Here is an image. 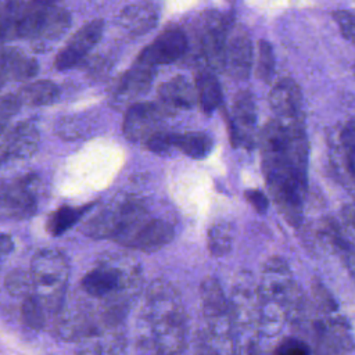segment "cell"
<instances>
[{
    "instance_id": "1",
    "label": "cell",
    "mask_w": 355,
    "mask_h": 355,
    "mask_svg": "<svg viewBox=\"0 0 355 355\" xmlns=\"http://www.w3.org/2000/svg\"><path fill=\"white\" fill-rule=\"evenodd\" d=\"M308 151L304 121L273 118L261 132L262 171L268 191L282 216L294 227L302 219Z\"/></svg>"
},
{
    "instance_id": "2",
    "label": "cell",
    "mask_w": 355,
    "mask_h": 355,
    "mask_svg": "<svg viewBox=\"0 0 355 355\" xmlns=\"http://www.w3.org/2000/svg\"><path fill=\"white\" fill-rule=\"evenodd\" d=\"M159 355H184L186 318L179 291L166 280H154L146 293L144 311Z\"/></svg>"
},
{
    "instance_id": "3",
    "label": "cell",
    "mask_w": 355,
    "mask_h": 355,
    "mask_svg": "<svg viewBox=\"0 0 355 355\" xmlns=\"http://www.w3.org/2000/svg\"><path fill=\"white\" fill-rule=\"evenodd\" d=\"M259 329L268 334L279 331L282 323L301 305V293L287 262L280 257L269 258L258 284Z\"/></svg>"
},
{
    "instance_id": "4",
    "label": "cell",
    "mask_w": 355,
    "mask_h": 355,
    "mask_svg": "<svg viewBox=\"0 0 355 355\" xmlns=\"http://www.w3.org/2000/svg\"><path fill=\"white\" fill-rule=\"evenodd\" d=\"M31 276L35 295L47 313L57 315L65 301L69 277V262L65 254L55 248L37 251L31 261Z\"/></svg>"
},
{
    "instance_id": "5",
    "label": "cell",
    "mask_w": 355,
    "mask_h": 355,
    "mask_svg": "<svg viewBox=\"0 0 355 355\" xmlns=\"http://www.w3.org/2000/svg\"><path fill=\"white\" fill-rule=\"evenodd\" d=\"M36 175H25L0 183V220H24L35 215L37 209Z\"/></svg>"
},
{
    "instance_id": "6",
    "label": "cell",
    "mask_w": 355,
    "mask_h": 355,
    "mask_svg": "<svg viewBox=\"0 0 355 355\" xmlns=\"http://www.w3.org/2000/svg\"><path fill=\"white\" fill-rule=\"evenodd\" d=\"M173 237L175 230L169 222L151 218L150 214H147L123 226L112 240L122 247L154 252L169 244Z\"/></svg>"
},
{
    "instance_id": "7",
    "label": "cell",
    "mask_w": 355,
    "mask_h": 355,
    "mask_svg": "<svg viewBox=\"0 0 355 355\" xmlns=\"http://www.w3.org/2000/svg\"><path fill=\"white\" fill-rule=\"evenodd\" d=\"M200 301L209 334L216 340L230 338L234 331L230 301L215 277L208 276L201 282Z\"/></svg>"
},
{
    "instance_id": "8",
    "label": "cell",
    "mask_w": 355,
    "mask_h": 355,
    "mask_svg": "<svg viewBox=\"0 0 355 355\" xmlns=\"http://www.w3.org/2000/svg\"><path fill=\"white\" fill-rule=\"evenodd\" d=\"M232 29V18L218 11H208L198 21V46L212 69H223L225 50Z\"/></svg>"
},
{
    "instance_id": "9",
    "label": "cell",
    "mask_w": 355,
    "mask_h": 355,
    "mask_svg": "<svg viewBox=\"0 0 355 355\" xmlns=\"http://www.w3.org/2000/svg\"><path fill=\"white\" fill-rule=\"evenodd\" d=\"M71 17L64 10L55 7H28L15 22V35L18 37H46L55 39L69 26Z\"/></svg>"
},
{
    "instance_id": "10",
    "label": "cell",
    "mask_w": 355,
    "mask_h": 355,
    "mask_svg": "<svg viewBox=\"0 0 355 355\" xmlns=\"http://www.w3.org/2000/svg\"><path fill=\"white\" fill-rule=\"evenodd\" d=\"M313 355H355V337L343 318L334 316L318 323Z\"/></svg>"
},
{
    "instance_id": "11",
    "label": "cell",
    "mask_w": 355,
    "mask_h": 355,
    "mask_svg": "<svg viewBox=\"0 0 355 355\" xmlns=\"http://www.w3.org/2000/svg\"><path fill=\"white\" fill-rule=\"evenodd\" d=\"M187 49L189 40L186 33L179 26L171 25L141 50L137 60L153 67L171 64L184 55Z\"/></svg>"
},
{
    "instance_id": "12",
    "label": "cell",
    "mask_w": 355,
    "mask_h": 355,
    "mask_svg": "<svg viewBox=\"0 0 355 355\" xmlns=\"http://www.w3.org/2000/svg\"><path fill=\"white\" fill-rule=\"evenodd\" d=\"M104 31V22L101 19H93L82 26L71 37L67 46L55 55L54 67L58 71H65L82 61V58L97 44Z\"/></svg>"
},
{
    "instance_id": "13",
    "label": "cell",
    "mask_w": 355,
    "mask_h": 355,
    "mask_svg": "<svg viewBox=\"0 0 355 355\" xmlns=\"http://www.w3.org/2000/svg\"><path fill=\"white\" fill-rule=\"evenodd\" d=\"M254 64L252 43L243 26L232 28L229 32L223 69L234 79H247Z\"/></svg>"
},
{
    "instance_id": "14",
    "label": "cell",
    "mask_w": 355,
    "mask_h": 355,
    "mask_svg": "<svg viewBox=\"0 0 355 355\" xmlns=\"http://www.w3.org/2000/svg\"><path fill=\"white\" fill-rule=\"evenodd\" d=\"M165 115V108L154 103H133L129 105L123 119V133L130 141L147 140Z\"/></svg>"
},
{
    "instance_id": "15",
    "label": "cell",
    "mask_w": 355,
    "mask_h": 355,
    "mask_svg": "<svg viewBox=\"0 0 355 355\" xmlns=\"http://www.w3.org/2000/svg\"><path fill=\"white\" fill-rule=\"evenodd\" d=\"M125 220V196H119L89 218L82 226V233L90 239H114L122 229Z\"/></svg>"
},
{
    "instance_id": "16",
    "label": "cell",
    "mask_w": 355,
    "mask_h": 355,
    "mask_svg": "<svg viewBox=\"0 0 355 355\" xmlns=\"http://www.w3.org/2000/svg\"><path fill=\"white\" fill-rule=\"evenodd\" d=\"M257 123L255 103L247 90L240 92L233 103L230 118V137L233 146L251 147Z\"/></svg>"
},
{
    "instance_id": "17",
    "label": "cell",
    "mask_w": 355,
    "mask_h": 355,
    "mask_svg": "<svg viewBox=\"0 0 355 355\" xmlns=\"http://www.w3.org/2000/svg\"><path fill=\"white\" fill-rule=\"evenodd\" d=\"M57 331L64 340H75L90 334H101V327L97 326L92 316V311L82 304H68L61 306L57 313Z\"/></svg>"
},
{
    "instance_id": "18",
    "label": "cell",
    "mask_w": 355,
    "mask_h": 355,
    "mask_svg": "<svg viewBox=\"0 0 355 355\" xmlns=\"http://www.w3.org/2000/svg\"><path fill=\"white\" fill-rule=\"evenodd\" d=\"M269 105L277 119L304 121L301 90L291 78H283L272 87Z\"/></svg>"
},
{
    "instance_id": "19",
    "label": "cell",
    "mask_w": 355,
    "mask_h": 355,
    "mask_svg": "<svg viewBox=\"0 0 355 355\" xmlns=\"http://www.w3.org/2000/svg\"><path fill=\"white\" fill-rule=\"evenodd\" d=\"M251 282H239L232 293L230 309L234 329H245L258 323L259 326V295L258 286Z\"/></svg>"
},
{
    "instance_id": "20",
    "label": "cell",
    "mask_w": 355,
    "mask_h": 355,
    "mask_svg": "<svg viewBox=\"0 0 355 355\" xmlns=\"http://www.w3.org/2000/svg\"><path fill=\"white\" fill-rule=\"evenodd\" d=\"M39 146V133L31 122H21L11 129L0 144V165L10 159H25L35 154Z\"/></svg>"
},
{
    "instance_id": "21",
    "label": "cell",
    "mask_w": 355,
    "mask_h": 355,
    "mask_svg": "<svg viewBox=\"0 0 355 355\" xmlns=\"http://www.w3.org/2000/svg\"><path fill=\"white\" fill-rule=\"evenodd\" d=\"M155 67L137 60L132 68L125 72L114 89V98L118 103H128L144 94L151 86Z\"/></svg>"
},
{
    "instance_id": "22",
    "label": "cell",
    "mask_w": 355,
    "mask_h": 355,
    "mask_svg": "<svg viewBox=\"0 0 355 355\" xmlns=\"http://www.w3.org/2000/svg\"><path fill=\"white\" fill-rule=\"evenodd\" d=\"M333 166L344 183L355 189V122H348L341 129L338 148L333 154Z\"/></svg>"
},
{
    "instance_id": "23",
    "label": "cell",
    "mask_w": 355,
    "mask_h": 355,
    "mask_svg": "<svg viewBox=\"0 0 355 355\" xmlns=\"http://www.w3.org/2000/svg\"><path fill=\"white\" fill-rule=\"evenodd\" d=\"M119 25L132 35H144L157 25L158 10L150 1L130 4L118 17Z\"/></svg>"
},
{
    "instance_id": "24",
    "label": "cell",
    "mask_w": 355,
    "mask_h": 355,
    "mask_svg": "<svg viewBox=\"0 0 355 355\" xmlns=\"http://www.w3.org/2000/svg\"><path fill=\"white\" fill-rule=\"evenodd\" d=\"M159 97L165 108H191L197 98V90L183 76H175L159 86Z\"/></svg>"
},
{
    "instance_id": "25",
    "label": "cell",
    "mask_w": 355,
    "mask_h": 355,
    "mask_svg": "<svg viewBox=\"0 0 355 355\" xmlns=\"http://www.w3.org/2000/svg\"><path fill=\"white\" fill-rule=\"evenodd\" d=\"M173 146L190 158L202 159L212 151L214 140L204 132L173 133Z\"/></svg>"
},
{
    "instance_id": "26",
    "label": "cell",
    "mask_w": 355,
    "mask_h": 355,
    "mask_svg": "<svg viewBox=\"0 0 355 355\" xmlns=\"http://www.w3.org/2000/svg\"><path fill=\"white\" fill-rule=\"evenodd\" d=\"M93 204H87L83 207H69L64 205L53 211L46 222V230L49 234L58 237L64 234L67 230H69L72 226H75L80 218L90 211Z\"/></svg>"
},
{
    "instance_id": "27",
    "label": "cell",
    "mask_w": 355,
    "mask_h": 355,
    "mask_svg": "<svg viewBox=\"0 0 355 355\" xmlns=\"http://www.w3.org/2000/svg\"><path fill=\"white\" fill-rule=\"evenodd\" d=\"M196 90H197V98L204 112L211 114L220 105L223 94H222L220 85L212 72L202 71L197 75Z\"/></svg>"
},
{
    "instance_id": "28",
    "label": "cell",
    "mask_w": 355,
    "mask_h": 355,
    "mask_svg": "<svg viewBox=\"0 0 355 355\" xmlns=\"http://www.w3.org/2000/svg\"><path fill=\"white\" fill-rule=\"evenodd\" d=\"M60 94L58 86L47 79H39L25 85L19 90V98L31 105H46L53 103Z\"/></svg>"
},
{
    "instance_id": "29",
    "label": "cell",
    "mask_w": 355,
    "mask_h": 355,
    "mask_svg": "<svg viewBox=\"0 0 355 355\" xmlns=\"http://www.w3.org/2000/svg\"><path fill=\"white\" fill-rule=\"evenodd\" d=\"M207 245L214 257H225L233 247V226L227 220L214 222L207 234Z\"/></svg>"
},
{
    "instance_id": "30",
    "label": "cell",
    "mask_w": 355,
    "mask_h": 355,
    "mask_svg": "<svg viewBox=\"0 0 355 355\" xmlns=\"http://www.w3.org/2000/svg\"><path fill=\"white\" fill-rule=\"evenodd\" d=\"M326 227H327L326 237H327L331 248L338 255V258L343 261L345 269L348 270L349 276L352 277V280L355 283V244L351 243L349 240H347L340 233V230L337 229L334 222L333 223L330 222Z\"/></svg>"
},
{
    "instance_id": "31",
    "label": "cell",
    "mask_w": 355,
    "mask_h": 355,
    "mask_svg": "<svg viewBox=\"0 0 355 355\" xmlns=\"http://www.w3.org/2000/svg\"><path fill=\"white\" fill-rule=\"evenodd\" d=\"M46 316L47 312L40 304L39 298L35 295V293L22 298L21 318L25 326L33 330H40L46 323Z\"/></svg>"
},
{
    "instance_id": "32",
    "label": "cell",
    "mask_w": 355,
    "mask_h": 355,
    "mask_svg": "<svg viewBox=\"0 0 355 355\" xmlns=\"http://www.w3.org/2000/svg\"><path fill=\"white\" fill-rule=\"evenodd\" d=\"M3 67L15 79L32 78L37 73V62L33 58H26L22 54H8L3 55Z\"/></svg>"
},
{
    "instance_id": "33",
    "label": "cell",
    "mask_w": 355,
    "mask_h": 355,
    "mask_svg": "<svg viewBox=\"0 0 355 355\" xmlns=\"http://www.w3.org/2000/svg\"><path fill=\"white\" fill-rule=\"evenodd\" d=\"M4 286H6L7 291L15 297L24 298V297L35 293L31 272L29 270L26 272L24 269L11 270L4 279Z\"/></svg>"
},
{
    "instance_id": "34",
    "label": "cell",
    "mask_w": 355,
    "mask_h": 355,
    "mask_svg": "<svg viewBox=\"0 0 355 355\" xmlns=\"http://www.w3.org/2000/svg\"><path fill=\"white\" fill-rule=\"evenodd\" d=\"M275 72V53L272 46L266 40H259L258 55L255 64V75L263 80L269 82Z\"/></svg>"
},
{
    "instance_id": "35",
    "label": "cell",
    "mask_w": 355,
    "mask_h": 355,
    "mask_svg": "<svg viewBox=\"0 0 355 355\" xmlns=\"http://www.w3.org/2000/svg\"><path fill=\"white\" fill-rule=\"evenodd\" d=\"M137 355H159L154 336L147 320L141 316L137 333Z\"/></svg>"
},
{
    "instance_id": "36",
    "label": "cell",
    "mask_w": 355,
    "mask_h": 355,
    "mask_svg": "<svg viewBox=\"0 0 355 355\" xmlns=\"http://www.w3.org/2000/svg\"><path fill=\"white\" fill-rule=\"evenodd\" d=\"M146 146L150 151L155 154H166L172 148H175L173 133L165 132V130H157L146 140Z\"/></svg>"
},
{
    "instance_id": "37",
    "label": "cell",
    "mask_w": 355,
    "mask_h": 355,
    "mask_svg": "<svg viewBox=\"0 0 355 355\" xmlns=\"http://www.w3.org/2000/svg\"><path fill=\"white\" fill-rule=\"evenodd\" d=\"M83 126H85L83 121L79 119L78 116H67V118L60 119L55 130H57L58 136H61L62 139L73 140L83 135V130H85Z\"/></svg>"
},
{
    "instance_id": "38",
    "label": "cell",
    "mask_w": 355,
    "mask_h": 355,
    "mask_svg": "<svg viewBox=\"0 0 355 355\" xmlns=\"http://www.w3.org/2000/svg\"><path fill=\"white\" fill-rule=\"evenodd\" d=\"M275 355H312L309 345L297 337H287L280 341Z\"/></svg>"
},
{
    "instance_id": "39",
    "label": "cell",
    "mask_w": 355,
    "mask_h": 355,
    "mask_svg": "<svg viewBox=\"0 0 355 355\" xmlns=\"http://www.w3.org/2000/svg\"><path fill=\"white\" fill-rule=\"evenodd\" d=\"M333 18L337 22L341 35L355 44V12L338 10L333 12Z\"/></svg>"
},
{
    "instance_id": "40",
    "label": "cell",
    "mask_w": 355,
    "mask_h": 355,
    "mask_svg": "<svg viewBox=\"0 0 355 355\" xmlns=\"http://www.w3.org/2000/svg\"><path fill=\"white\" fill-rule=\"evenodd\" d=\"M76 355H103L100 334H90L76 341Z\"/></svg>"
},
{
    "instance_id": "41",
    "label": "cell",
    "mask_w": 355,
    "mask_h": 355,
    "mask_svg": "<svg viewBox=\"0 0 355 355\" xmlns=\"http://www.w3.org/2000/svg\"><path fill=\"white\" fill-rule=\"evenodd\" d=\"M22 101L19 96L15 94H7L0 97V122H4L11 118L21 107Z\"/></svg>"
},
{
    "instance_id": "42",
    "label": "cell",
    "mask_w": 355,
    "mask_h": 355,
    "mask_svg": "<svg viewBox=\"0 0 355 355\" xmlns=\"http://www.w3.org/2000/svg\"><path fill=\"white\" fill-rule=\"evenodd\" d=\"M244 197L245 200L252 205V208L258 212V214H265L268 211L269 207V198L268 196L257 189H251V190H245L244 191Z\"/></svg>"
},
{
    "instance_id": "43",
    "label": "cell",
    "mask_w": 355,
    "mask_h": 355,
    "mask_svg": "<svg viewBox=\"0 0 355 355\" xmlns=\"http://www.w3.org/2000/svg\"><path fill=\"white\" fill-rule=\"evenodd\" d=\"M194 355H219V352L215 349V347L212 345L209 338L205 334L200 333Z\"/></svg>"
},
{
    "instance_id": "44",
    "label": "cell",
    "mask_w": 355,
    "mask_h": 355,
    "mask_svg": "<svg viewBox=\"0 0 355 355\" xmlns=\"http://www.w3.org/2000/svg\"><path fill=\"white\" fill-rule=\"evenodd\" d=\"M341 216L344 223L355 233V205L354 204H345L341 208Z\"/></svg>"
},
{
    "instance_id": "45",
    "label": "cell",
    "mask_w": 355,
    "mask_h": 355,
    "mask_svg": "<svg viewBox=\"0 0 355 355\" xmlns=\"http://www.w3.org/2000/svg\"><path fill=\"white\" fill-rule=\"evenodd\" d=\"M14 250V241L10 234L0 233V259L11 254Z\"/></svg>"
},
{
    "instance_id": "46",
    "label": "cell",
    "mask_w": 355,
    "mask_h": 355,
    "mask_svg": "<svg viewBox=\"0 0 355 355\" xmlns=\"http://www.w3.org/2000/svg\"><path fill=\"white\" fill-rule=\"evenodd\" d=\"M58 0H31V6L35 7H54Z\"/></svg>"
},
{
    "instance_id": "47",
    "label": "cell",
    "mask_w": 355,
    "mask_h": 355,
    "mask_svg": "<svg viewBox=\"0 0 355 355\" xmlns=\"http://www.w3.org/2000/svg\"><path fill=\"white\" fill-rule=\"evenodd\" d=\"M229 355H240V354H239V351H237V348H233V349H232V352H230V354H229Z\"/></svg>"
}]
</instances>
